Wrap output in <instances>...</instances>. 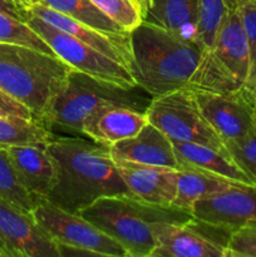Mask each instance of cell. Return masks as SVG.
<instances>
[{
  "label": "cell",
  "instance_id": "cb8c5ba5",
  "mask_svg": "<svg viewBox=\"0 0 256 257\" xmlns=\"http://www.w3.org/2000/svg\"><path fill=\"white\" fill-rule=\"evenodd\" d=\"M44 122L0 115V146L48 143L54 138Z\"/></svg>",
  "mask_w": 256,
  "mask_h": 257
},
{
  "label": "cell",
  "instance_id": "6da1fadb",
  "mask_svg": "<svg viewBox=\"0 0 256 257\" xmlns=\"http://www.w3.org/2000/svg\"><path fill=\"white\" fill-rule=\"evenodd\" d=\"M47 151L55 165V185L45 198L48 202L79 213L100 197L130 196L107 146L63 137L48 142Z\"/></svg>",
  "mask_w": 256,
  "mask_h": 257
},
{
  "label": "cell",
  "instance_id": "ba28073f",
  "mask_svg": "<svg viewBox=\"0 0 256 257\" xmlns=\"http://www.w3.org/2000/svg\"><path fill=\"white\" fill-rule=\"evenodd\" d=\"M27 24L49 45L54 54L72 69L97 79L114 83L127 89L138 87L133 75L124 65L79 42L77 38L57 29L33 14L29 15Z\"/></svg>",
  "mask_w": 256,
  "mask_h": 257
},
{
  "label": "cell",
  "instance_id": "d590c367",
  "mask_svg": "<svg viewBox=\"0 0 256 257\" xmlns=\"http://www.w3.org/2000/svg\"><path fill=\"white\" fill-rule=\"evenodd\" d=\"M23 2H25L27 3L28 5H34V4H40V2H42V0H23Z\"/></svg>",
  "mask_w": 256,
  "mask_h": 257
},
{
  "label": "cell",
  "instance_id": "f1b7e54d",
  "mask_svg": "<svg viewBox=\"0 0 256 257\" xmlns=\"http://www.w3.org/2000/svg\"><path fill=\"white\" fill-rule=\"evenodd\" d=\"M228 153L236 163L256 183V127L245 137L225 143Z\"/></svg>",
  "mask_w": 256,
  "mask_h": 257
},
{
  "label": "cell",
  "instance_id": "8fae6325",
  "mask_svg": "<svg viewBox=\"0 0 256 257\" xmlns=\"http://www.w3.org/2000/svg\"><path fill=\"white\" fill-rule=\"evenodd\" d=\"M0 257H60V251L32 212L0 200Z\"/></svg>",
  "mask_w": 256,
  "mask_h": 257
},
{
  "label": "cell",
  "instance_id": "e0dca14e",
  "mask_svg": "<svg viewBox=\"0 0 256 257\" xmlns=\"http://www.w3.org/2000/svg\"><path fill=\"white\" fill-rule=\"evenodd\" d=\"M18 180L32 195L45 200L55 185V165L47 143L5 146Z\"/></svg>",
  "mask_w": 256,
  "mask_h": 257
},
{
  "label": "cell",
  "instance_id": "f546056e",
  "mask_svg": "<svg viewBox=\"0 0 256 257\" xmlns=\"http://www.w3.org/2000/svg\"><path fill=\"white\" fill-rule=\"evenodd\" d=\"M226 257H256V223L231 231L226 245Z\"/></svg>",
  "mask_w": 256,
  "mask_h": 257
},
{
  "label": "cell",
  "instance_id": "ffe728a7",
  "mask_svg": "<svg viewBox=\"0 0 256 257\" xmlns=\"http://www.w3.org/2000/svg\"><path fill=\"white\" fill-rule=\"evenodd\" d=\"M172 145L181 163V168L183 166L200 168L210 173L230 178L236 182L256 185L250 176L233 161L228 151H221L200 143L177 142V141H172Z\"/></svg>",
  "mask_w": 256,
  "mask_h": 257
},
{
  "label": "cell",
  "instance_id": "1f68e13d",
  "mask_svg": "<svg viewBox=\"0 0 256 257\" xmlns=\"http://www.w3.org/2000/svg\"><path fill=\"white\" fill-rule=\"evenodd\" d=\"M0 115L12 118H24V119H35L34 114L29 108L17 102L12 97L0 90Z\"/></svg>",
  "mask_w": 256,
  "mask_h": 257
},
{
  "label": "cell",
  "instance_id": "9a60e30c",
  "mask_svg": "<svg viewBox=\"0 0 256 257\" xmlns=\"http://www.w3.org/2000/svg\"><path fill=\"white\" fill-rule=\"evenodd\" d=\"M131 197L160 206H172L177 196L178 170L161 166L115 162Z\"/></svg>",
  "mask_w": 256,
  "mask_h": 257
},
{
  "label": "cell",
  "instance_id": "e575fe53",
  "mask_svg": "<svg viewBox=\"0 0 256 257\" xmlns=\"http://www.w3.org/2000/svg\"><path fill=\"white\" fill-rule=\"evenodd\" d=\"M248 89H250L251 92H252V94L255 95V98H256V79L253 80V83H252V84H251L250 87H248Z\"/></svg>",
  "mask_w": 256,
  "mask_h": 257
},
{
  "label": "cell",
  "instance_id": "7a4b0ae2",
  "mask_svg": "<svg viewBox=\"0 0 256 257\" xmlns=\"http://www.w3.org/2000/svg\"><path fill=\"white\" fill-rule=\"evenodd\" d=\"M131 73L138 87L152 97L185 88L205 50L146 22L131 32Z\"/></svg>",
  "mask_w": 256,
  "mask_h": 257
},
{
  "label": "cell",
  "instance_id": "836d02e7",
  "mask_svg": "<svg viewBox=\"0 0 256 257\" xmlns=\"http://www.w3.org/2000/svg\"><path fill=\"white\" fill-rule=\"evenodd\" d=\"M247 2V0H227V5L228 9H237L238 5H241L242 3Z\"/></svg>",
  "mask_w": 256,
  "mask_h": 257
},
{
  "label": "cell",
  "instance_id": "4dcf8cb0",
  "mask_svg": "<svg viewBox=\"0 0 256 257\" xmlns=\"http://www.w3.org/2000/svg\"><path fill=\"white\" fill-rule=\"evenodd\" d=\"M243 29L250 47V77L246 87H250L256 79V0H247L237 7Z\"/></svg>",
  "mask_w": 256,
  "mask_h": 257
},
{
  "label": "cell",
  "instance_id": "484cf974",
  "mask_svg": "<svg viewBox=\"0 0 256 257\" xmlns=\"http://www.w3.org/2000/svg\"><path fill=\"white\" fill-rule=\"evenodd\" d=\"M227 0H198V43L210 49L221 22L228 12Z\"/></svg>",
  "mask_w": 256,
  "mask_h": 257
},
{
  "label": "cell",
  "instance_id": "d6986e66",
  "mask_svg": "<svg viewBox=\"0 0 256 257\" xmlns=\"http://www.w3.org/2000/svg\"><path fill=\"white\" fill-rule=\"evenodd\" d=\"M142 22L186 42L198 43V0H146Z\"/></svg>",
  "mask_w": 256,
  "mask_h": 257
},
{
  "label": "cell",
  "instance_id": "7402d4cb",
  "mask_svg": "<svg viewBox=\"0 0 256 257\" xmlns=\"http://www.w3.org/2000/svg\"><path fill=\"white\" fill-rule=\"evenodd\" d=\"M186 87L211 93H232L246 85L218 60L212 50L205 49Z\"/></svg>",
  "mask_w": 256,
  "mask_h": 257
},
{
  "label": "cell",
  "instance_id": "5b68a950",
  "mask_svg": "<svg viewBox=\"0 0 256 257\" xmlns=\"http://www.w3.org/2000/svg\"><path fill=\"white\" fill-rule=\"evenodd\" d=\"M140 87L127 89L72 69L43 122L80 133L84 118L102 105L118 103L146 112L152 99Z\"/></svg>",
  "mask_w": 256,
  "mask_h": 257
},
{
  "label": "cell",
  "instance_id": "277c9868",
  "mask_svg": "<svg viewBox=\"0 0 256 257\" xmlns=\"http://www.w3.org/2000/svg\"><path fill=\"white\" fill-rule=\"evenodd\" d=\"M79 215L122 245L128 257H151L156 248V222H188L192 212L173 206H160L130 196L100 197Z\"/></svg>",
  "mask_w": 256,
  "mask_h": 257
},
{
  "label": "cell",
  "instance_id": "d6a6232c",
  "mask_svg": "<svg viewBox=\"0 0 256 257\" xmlns=\"http://www.w3.org/2000/svg\"><path fill=\"white\" fill-rule=\"evenodd\" d=\"M29 5L23 0H0V12L27 23L29 19L30 10Z\"/></svg>",
  "mask_w": 256,
  "mask_h": 257
},
{
  "label": "cell",
  "instance_id": "4fadbf2b",
  "mask_svg": "<svg viewBox=\"0 0 256 257\" xmlns=\"http://www.w3.org/2000/svg\"><path fill=\"white\" fill-rule=\"evenodd\" d=\"M29 10L30 14L40 18L57 29L77 38L79 42L94 48L98 52L120 63L130 72L132 69L133 55L131 48V32L124 34H109V33L100 32L43 4L30 5Z\"/></svg>",
  "mask_w": 256,
  "mask_h": 257
},
{
  "label": "cell",
  "instance_id": "5bb4252c",
  "mask_svg": "<svg viewBox=\"0 0 256 257\" xmlns=\"http://www.w3.org/2000/svg\"><path fill=\"white\" fill-rule=\"evenodd\" d=\"M148 123L146 112L124 104H105L90 112L80 133L103 146L114 145L137 135Z\"/></svg>",
  "mask_w": 256,
  "mask_h": 257
},
{
  "label": "cell",
  "instance_id": "74e56055",
  "mask_svg": "<svg viewBox=\"0 0 256 257\" xmlns=\"http://www.w3.org/2000/svg\"><path fill=\"white\" fill-rule=\"evenodd\" d=\"M255 127H256V104H255Z\"/></svg>",
  "mask_w": 256,
  "mask_h": 257
},
{
  "label": "cell",
  "instance_id": "ac0fdd59",
  "mask_svg": "<svg viewBox=\"0 0 256 257\" xmlns=\"http://www.w3.org/2000/svg\"><path fill=\"white\" fill-rule=\"evenodd\" d=\"M210 49L238 80L247 84L250 77V47L237 9L228 10L225 15Z\"/></svg>",
  "mask_w": 256,
  "mask_h": 257
},
{
  "label": "cell",
  "instance_id": "9c48e42d",
  "mask_svg": "<svg viewBox=\"0 0 256 257\" xmlns=\"http://www.w3.org/2000/svg\"><path fill=\"white\" fill-rule=\"evenodd\" d=\"M206 227H198L195 218L188 222H156L153 235L157 245L151 257H226L230 231L218 227L208 233L207 223Z\"/></svg>",
  "mask_w": 256,
  "mask_h": 257
},
{
  "label": "cell",
  "instance_id": "7c38bea8",
  "mask_svg": "<svg viewBox=\"0 0 256 257\" xmlns=\"http://www.w3.org/2000/svg\"><path fill=\"white\" fill-rule=\"evenodd\" d=\"M193 218L232 231L256 223V185L238 183L222 193L197 201L192 207Z\"/></svg>",
  "mask_w": 256,
  "mask_h": 257
},
{
  "label": "cell",
  "instance_id": "52a82bcc",
  "mask_svg": "<svg viewBox=\"0 0 256 257\" xmlns=\"http://www.w3.org/2000/svg\"><path fill=\"white\" fill-rule=\"evenodd\" d=\"M146 114L148 123L165 133L171 141L200 143L227 151L225 142L203 117L195 93L190 88L152 97Z\"/></svg>",
  "mask_w": 256,
  "mask_h": 257
},
{
  "label": "cell",
  "instance_id": "44dd1931",
  "mask_svg": "<svg viewBox=\"0 0 256 257\" xmlns=\"http://www.w3.org/2000/svg\"><path fill=\"white\" fill-rule=\"evenodd\" d=\"M238 183L241 182H236L200 168L183 166L178 170L177 196L172 206L192 212L193 205L197 201L225 192Z\"/></svg>",
  "mask_w": 256,
  "mask_h": 257
},
{
  "label": "cell",
  "instance_id": "30bf717a",
  "mask_svg": "<svg viewBox=\"0 0 256 257\" xmlns=\"http://www.w3.org/2000/svg\"><path fill=\"white\" fill-rule=\"evenodd\" d=\"M193 93L203 117L225 143L245 137L255 127L256 98L247 87L232 93Z\"/></svg>",
  "mask_w": 256,
  "mask_h": 257
},
{
  "label": "cell",
  "instance_id": "d4e9b609",
  "mask_svg": "<svg viewBox=\"0 0 256 257\" xmlns=\"http://www.w3.org/2000/svg\"><path fill=\"white\" fill-rule=\"evenodd\" d=\"M0 200L27 212H33V210L44 201L32 195L20 183L3 146H0Z\"/></svg>",
  "mask_w": 256,
  "mask_h": 257
},
{
  "label": "cell",
  "instance_id": "83f0119b",
  "mask_svg": "<svg viewBox=\"0 0 256 257\" xmlns=\"http://www.w3.org/2000/svg\"><path fill=\"white\" fill-rule=\"evenodd\" d=\"M90 2L125 32H132L142 23V7L137 0H90Z\"/></svg>",
  "mask_w": 256,
  "mask_h": 257
},
{
  "label": "cell",
  "instance_id": "8d00e7d4",
  "mask_svg": "<svg viewBox=\"0 0 256 257\" xmlns=\"http://www.w3.org/2000/svg\"><path fill=\"white\" fill-rule=\"evenodd\" d=\"M138 3H140L141 4V7H142V9H143V5H145V3H146V0H137Z\"/></svg>",
  "mask_w": 256,
  "mask_h": 257
},
{
  "label": "cell",
  "instance_id": "2e32d148",
  "mask_svg": "<svg viewBox=\"0 0 256 257\" xmlns=\"http://www.w3.org/2000/svg\"><path fill=\"white\" fill-rule=\"evenodd\" d=\"M109 152L114 162L181 168L172 141L151 123H147L133 137L109 146Z\"/></svg>",
  "mask_w": 256,
  "mask_h": 257
},
{
  "label": "cell",
  "instance_id": "4316f807",
  "mask_svg": "<svg viewBox=\"0 0 256 257\" xmlns=\"http://www.w3.org/2000/svg\"><path fill=\"white\" fill-rule=\"evenodd\" d=\"M0 42L27 45L55 55L49 45L27 23L20 22L3 12H0Z\"/></svg>",
  "mask_w": 256,
  "mask_h": 257
},
{
  "label": "cell",
  "instance_id": "3957f363",
  "mask_svg": "<svg viewBox=\"0 0 256 257\" xmlns=\"http://www.w3.org/2000/svg\"><path fill=\"white\" fill-rule=\"evenodd\" d=\"M70 70L57 55L0 42V90L29 108L35 119L44 120Z\"/></svg>",
  "mask_w": 256,
  "mask_h": 257
},
{
  "label": "cell",
  "instance_id": "8992f818",
  "mask_svg": "<svg viewBox=\"0 0 256 257\" xmlns=\"http://www.w3.org/2000/svg\"><path fill=\"white\" fill-rule=\"evenodd\" d=\"M38 225L58 245L63 256L128 257L120 243L113 240L79 213H72L47 200L33 210Z\"/></svg>",
  "mask_w": 256,
  "mask_h": 257
},
{
  "label": "cell",
  "instance_id": "603a6c76",
  "mask_svg": "<svg viewBox=\"0 0 256 257\" xmlns=\"http://www.w3.org/2000/svg\"><path fill=\"white\" fill-rule=\"evenodd\" d=\"M40 4L100 32L109 34L128 33L100 12L90 0H42Z\"/></svg>",
  "mask_w": 256,
  "mask_h": 257
}]
</instances>
